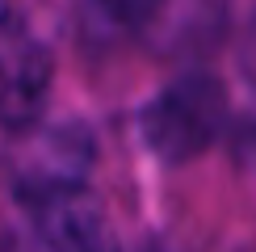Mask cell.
Wrapping results in <instances>:
<instances>
[{
  "mask_svg": "<svg viewBox=\"0 0 256 252\" xmlns=\"http://www.w3.org/2000/svg\"><path fill=\"white\" fill-rule=\"evenodd\" d=\"M227 122V92L214 76L189 72L160 88L138 114V134L147 152L164 164H185L218 139Z\"/></svg>",
  "mask_w": 256,
  "mask_h": 252,
  "instance_id": "cell-1",
  "label": "cell"
},
{
  "mask_svg": "<svg viewBox=\"0 0 256 252\" xmlns=\"http://www.w3.org/2000/svg\"><path fill=\"white\" fill-rule=\"evenodd\" d=\"M92 168V134L76 122L26 126V139L13 152V189L30 206L80 194Z\"/></svg>",
  "mask_w": 256,
  "mask_h": 252,
  "instance_id": "cell-2",
  "label": "cell"
},
{
  "mask_svg": "<svg viewBox=\"0 0 256 252\" xmlns=\"http://www.w3.org/2000/svg\"><path fill=\"white\" fill-rule=\"evenodd\" d=\"M222 30V0H147L138 34L160 55L206 50Z\"/></svg>",
  "mask_w": 256,
  "mask_h": 252,
  "instance_id": "cell-5",
  "label": "cell"
},
{
  "mask_svg": "<svg viewBox=\"0 0 256 252\" xmlns=\"http://www.w3.org/2000/svg\"><path fill=\"white\" fill-rule=\"evenodd\" d=\"M240 63H244V72H248V76H252V84H256V17H252V26H248V34H244Z\"/></svg>",
  "mask_w": 256,
  "mask_h": 252,
  "instance_id": "cell-7",
  "label": "cell"
},
{
  "mask_svg": "<svg viewBox=\"0 0 256 252\" xmlns=\"http://www.w3.org/2000/svg\"><path fill=\"white\" fill-rule=\"evenodd\" d=\"M50 46L13 13H0V126L26 130L50 97Z\"/></svg>",
  "mask_w": 256,
  "mask_h": 252,
  "instance_id": "cell-3",
  "label": "cell"
},
{
  "mask_svg": "<svg viewBox=\"0 0 256 252\" xmlns=\"http://www.w3.org/2000/svg\"><path fill=\"white\" fill-rule=\"evenodd\" d=\"M147 0H80L76 26L88 42H118L126 34H138Z\"/></svg>",
  "mask_w": 256,
  "mask_h": 252,
  "instance_id": "cell-6",
  "label": "cell"
},
{
  "mask_svg": "<svg viewBox=\"0 0 256 252\" xmlns=\"http://www.w3.org/2000/svg\"><path fill=\"white\" fill-rule=\"evenodd\" d=\"M34 236L42 252H122L105 210L84 189L34 206Z\"/></svg>",
  "mask_w": 256,
  "mask_h": 252,
  "instance_id": "cell-4",
  "label": "cell"
}]
</instances>
